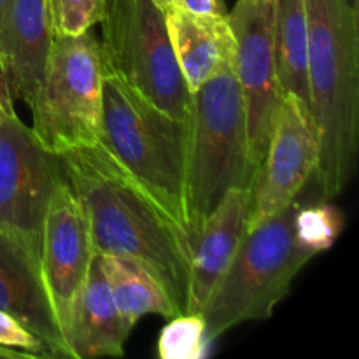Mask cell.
<instances>
[{
	"instance_id": "cell-1",
	"label": "cell",
	"mask_w": 359,
	"mask_h": 359,
	"mask_svg": "<svg viewBox=\"0 0 359 359\" xmlns=\"http://www.w3.org/2000/svg\"><path fill=\"white\" fill-rule=\"evenodd\" d=\"M70 188L90 224L95 255H112L146 266L174 302L188 311L191 245L170 219L126 177L100 146L60 154Z\"/></svg>"
},
{
	"instance_id": "cell-2",
	"label": "cell",
	"mask_w": 359,
	"mask_h": 359,
	"mask_svg": "<svg viewBox=\"0 0 359 359\" xmlns=\"http://www.w3.org/2000/svg\"><path fill=\"white\" fill-rule=\"evenodd\" d=\"M311 107L319 135L316 182L325 200L340 195L358 168L359 35L349 0H305Z\"/></svg>"
},
{
	"instance_id": "cell-3",
	"label": "cell",
	"mask_w": 359,
	"mask_h": 359,
	"mask_svg": "<svg viewBox=\"0 0 359 359\" xmlns=\"http://www.w3.org/2000/svg\"><path fill=\"white\" fill-rule=\"evenodd\" d=\"M98 144L191 245L186 200L188 121L160 111L105 72Z\"/></svg>"
},
{
	"instance_id": "cell-4",
	"label": "cell",
	"mask_w": 359,
	"mask_h": 359,
	"mask_svg": "<svg viewBox=\"0 0 359 359\" xmlns=\"http://www.w3.org/2000/svg\"><path fill=\"white\" fill-rule=\"evenodd\" d=\"M248 118L233 65L191 93L188 118V200L191 252L203 223L230 189L252 188Z\"/></svg>"
},
{
	"instance_id": "cell-5",
	"label": "cell",
	"mask_w": 359,
	"mask_h": 359,
	"mask_svg": "<svg viewBox=\"0 0 359 359\" xmlns=\"http://www.w3.org/2000/svg\"><path fill=\"white\" fill-rule=\"evenodd\" d=\"M297 210L293 202L248 230L202 311L209 342L242 323L269 319L287 297L297 273L312 258L294 233Z\"/></svg>"
},
{
	"instance_id": "cell-6",
	"label": "cell",
	"mask_w": 359,
	"mask_h": 359,
	"mask_svg": "<svg viewBox=\"0 0 359 359\" xmlns=\"http://www.w3.org/2000/svg\"><path fill=\"white\" fill-rule=\"evenodd\" d=\"M104 58L90 32L53 39L44 74L32 104V130L55 154L93 146L100 139Z\"/></svg>"
},
{
	"instance_id": "cell-7",
	"label": "cell",
	"mask_w": 359,
	"mask_h": 359,
	"mask_svg": "<svg viewBox=\"0 0 359 359\" xmlns=\"http://www.w3.org/2000/svg\"><path fill=\"white\" fill-rule=\"evenodd\" d=\"M100 25L105 72L160 111L188 121L191 91L172 48L165 11L153 0H107Z\"/></svg>"
},
{
	"instance_id": "cell-8",
	"label": "cell",
	"mask_w": 359,
	"mask_h": 359,
	"mask_svg": "<svg viewBox=\"0 0 359 359\" xmlns=\"http://www.w3.org/2000/svg\"><path fill=\"white\" fill-rule=\"evenodd\" d=\"M228 20L235 37L233 72L248 118L249 161L256 177L283 97L273 35V0H237Z\"/></svg>"
},
{
	"instance_id": "cell-9",
	"label": "cell",
	"mask_w": 359,
	"mask_h": 359,
	"mask_svg": "<svg viewBox=\"0 0 359 359\" xmlns=\"http://www.w3.org/2000/svg\"><path fill=\"white\" fill-rule=\"evenodd\" d=\"M62 156L35 137L16 111L0 116V228L41 238L56 188L65 181Z\"/></svg>"
},
{
	"instance_id": "cell-10",
	"label": "cell",
	"mask_w": 359,
	"mask_h": 359,
	"mask_svg": "<svg viewBox=\"0 0 359 359\" xmlns=\"http://www.w3.org/2000/svg\"><path fill=\"white\" fill-rule=\"evenodd\" d=\"M318 161L319 135L311 109L297 95L283 93L252 182L248 230L297 202L298 193L314 177Z\"/></svg>"
},
{
	"instance_id": "cell-11",
	"label": "cell",
	"mask_w": 359,
	"mask_h": 359,
	"mask_svg": "<svg viewBox=\"0 0 359 359\" xmlns=\"http://www.w3.org/2000/svg\"><path fill=\"white\" fill-rule=\"evenodd\" d=\"M93 258L86 214L65 179L49 202L41 230L42 277L65 342L74 307Z\"/></svg>"
},
{
	"instance_id": "cell-12",
	"label": "cell",
	"mask_w": 359,
	"mask_h": 359,
	"mask_svg": "<svg viewBox=\"0 0 359 359\" xmlns=\"http://www.w3.org/2000/svg\"><path fill=\"white\" fill-rule=\"evenodd\" d=\"M0 311L41 337L55 358L74 359L46 290L41 238L0 228Z\"/></svg>"
},
{
	"instance_id": "cell-13",
	"label": "cell",
	"mask_w": 359,
	"mask_h": 359,
	"mask_svg": "<svg viewBox=\"0 0 359 359\" xmlns=\"http://www.w3.org/2000/svg\"><path fill=\"white\" fill-rule=\"evenodd\" d=\"M46 0H9L0 14V70L13 100L30 105L51 51Z\"/></svg>"
},
{
	"instance_id": "cell-14",
	"label": "cell",
	"mask_w": 359,
	"mask_h": 359,
	"mask_svg": "<svg viewBox=\"0 0 359 359\" xmlns=\"http://www.w3.org/2000/svg\"><path fill=\"white\" fill-rule=\"evenodd\" d=\"M251 188L230 189L203 223L191 252L186 314H202L249 228Z\"/></svg>"
},
{
	"instance_id": "cell-15",
	"label": "cell",
	"mask_w": 359,
	"mask_h": 359,
	"mask_svg": "<svg viewBox=\"0 0 359 359\" xmlns=\"http://www.w3.org/2000/svg\"><path fill=\"white\" fill-rule=\"evenodd\" d=\"M172 48L189 91L233 65L235 37L228 14H193L181 7L165 11Z\"/></svg>"
},
{
	"instance_id": "cell-16",
	"label": "cell",
	"mask_w": 359,
	"mask_h": 359,
	"mask_svg": "<svg viewBox=\"0 0 359 359\" xmlns=\"http://www.w3.org/2000/svg\"><path fill=\"white\" fill-rule=\"evenodd\" d=\"M130 332L95 255L67 332L69 349L74 359L119 358Z\"/></svg>"
},
{
	"instance_id": "cell-17",
	"label": "cell",
	"mask_w": 359,
	"mask_h": 359,
	"mask_svg": "<svg viewBox=\"0 0 359 359\" xmlns=\"http://www.w3.org/2000/svg\"><path fill=\"white\" fill-rule=\"evenodd\" d=\"M97 258L116 307L130 330L147 314L170 319L179 316L160 280L146 266L121 256L97 255Z\"/></svg>"
},
{
	"instance_id": "cell-18",
	"label": "cell",
	"mask_w": 359,
	"mask_h": 359,
	"mask_svg": "<svg viewBox=\"0 0 359 359\" xmlns=\"http://www.w3.org/2000/svg\"><path fill=\"white\" fill-rule=\"evenodd\" d=\"M277 72L283 93H293L311 109L307 70L305 0H273Z\"/></svg>"
},
{
	"instance_id": "cell-19",
	"label": "cell",
	"mask_w": 359,
	"mask_h": 359,
	"mask_svg": "<svg viewBox=\"0 0 359 359\" xmlns=\"http://www.w3.org/2000/svg\"><path fill=\"white\" fill-rule=\"evenodd\" d=\"M342 228L344 217L335 207L328 203L298 205L294 216V233L302 248L312 255V258L328 251L339 238Z\"/></svg>"
},
{
	"instance_id": "cell-20",
	"label": "cell",
	"mask_w": 359,
	"mask_h": 359,
	"mask_svg": "<svg viewBox=\"0 0 359 359\" xmlns=\"http://www.w3.org/2000/svg\"><path fill=\"white\" fill-rule=\"evenodd\" d=\"M210 342L202 314H181L161 330L158 356L161 359H200L207 354Z\"/></svg>"
},
{
	"instance_id": "cell-21",
	"label": "cell",
	"mask_w": 359,
	"mask_h": 359,
	"mask_svg": "<svg viewBox=\"0 0 359 359\" xmlns=\"http://www.w3.org/2000/svg\"><path fill=\"white\" fill-rule=\"evenodd\" d=\"M55 37L79 35L98 25L107 9V0H46Z\"/></svg>"
},
{
	"instance_id": "cell-22",
	"label": "cell",
	"mask_w": 359,
	"mask_h": 359,
	"mask_svg": "<svg viewBox=\"0 0 359 359\" xmlns=\"http://www.w3.org/2000/svg\"><path fill=\"white\" fill-rule=\"evenodd\" d=\"M0 347L27 353L35 359L55 358L41 337L35 335L20 319L4 311H0Z\"/></svg>"
},
{
	"instance_id": "cell-23",
	"label": "cell",
	"mask_w": 359,
	"mask_h": 359,
	"mask_svg": "<svg viewBox=\"0 0 359 359\" xmlns=\"http://www.w3.org/2000/svg\"><path fill=\"white\" fill-rule=\"evenodd\" d=\"M177 7L188 11V13L202 14V16H210V14H226L224 13L223 0H179Z\"/></svg>"
},
{
	"instance_id": "cell-24",
	"label": "cell",
	"mask_w": 359,
	"mask_h": 359,
	"mask_svg": "<svg viewBox=\"0 0 359 359\" xmlns=\"http://www.w3.org/2000/svg\"><path fill=\"white\" fill-rule=\"evenodd\" d=\"M13 97H11L6 81H4L2 70H0V116L6 111H9V109H13Z\"/></svg>"
},
{
	"instance_id": "cell-25",
	"label": "cell",
	"mask_w": 359,
	"mask_h": 359,
	"mask_svg": "<svg viewBox=\"0 0 359 359\" xmlns=\"http://www.w3.org/2000/svg\"><path fill=\"white\" fill-rule=\"evenodd\" d=\"M0 359H35L34 356L27 353H20V351H11L0 347Z\"/></svg>"
},
{
	"instance_id": "cell-26",
	"label": "cell",
	"mask_w": 359,
	"mask_h": 359,
	"mask_svg": "<svg viewBox=\"0 0 359 359\" xmlns=\"http://www.w3.org/2000/svg\"><path fill=\"white\" fill-rule=\"evenodd\" d=\"M153 2L156 4V6L160 7V9L167 11V9H170V7H175V6H177L179 0H153Z\"/></svg>"
},
{
	"instance_id": "cell-27",
	"label": "cell",
	"mask_w": 359,
	"mask_h": 359,
	"mask_svg": "<svg viewBox=\"0 0 359 359\" xmlns=\"http://www.w3.org/2000/svg\"><path fill=\"white\" fill-rule=\"evenodd\" d=\"M7 2H9V0H0V14H2L4 9H6Z\"/></svg>"
}]
</instances>
